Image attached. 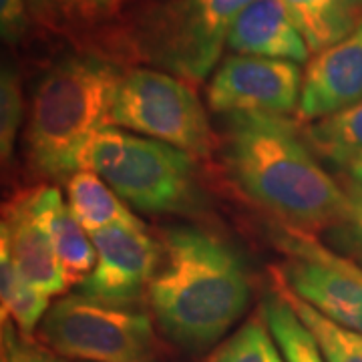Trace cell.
<instances>
[{
    "mask_svg": "<svg viewBox=\"0 0 362 362\" xmlns=\"http://www.w3.org/2000/svg\"><path fill=\"white\" fill-rule=\"evenodd\" d=\"M147 294L159 330L197 354L220 344L246 314L252 286L230 244L194 226H175L161 233V262Z\"/></svg>",
    "mask_w": 362,
    "mask_h": 362,
    "instance_id": "cell-1",
    "label": "cell"
},
{
    "mask_svg": "<svg viewBox=\"0 0 362 362\" xmlns=\"http://www.w3.org/2000/svg\"><path fill=\"white\" fill-rule=\"evenodd\" d=\"M223 159L254 204L294 228L337 226L344 216L346 189L324 171L296 125L282 115H228Z\"/></svg>",
    "mask_w": 362,
    "mask_h": 362,
    "instance_id": "cell-2",
    "label": "cell"
},
{
    "mask_svg": "<svg viewBox=\"0 0 362 362\" xmlns=\"http://www.w3.org/2000/svg\"><path fill=\"white\" fill-rule=\"evenodd\" d=\"M121 69L99 52L66 57L39 81L26 127V156L49 180H69L78 171L81 151L109 125Z\"/></svg>",
    "mask_w": 362,
    "mask_h": 362,
    "instance_id": "cell-3",
    "label": "cell"
},
{
    "mask_svg": "<svg viewBox=\"0 0 362 362\" xmlns=\"http://www.w3.org/2000/svg\"><path fill=\"white\" fill-rule=\"evenodd\" d=\"M194 159L168 143L107 125L83 147L78 171L97 173L141 211L192 214L204 202Z\"/></svg>",
    "mask_w": 362,
    "mask_h": 362,
    "instance_id": "cell-4",
    "label": "cell"
},
{
    "mask_svg": "<svg viewBox=\"0 0 362 362\" xmlns=\"http://www.w3.org/2000/svg\"><path fill=\"white\" fill-rule=\"evenodd\" d=\"M252 0H165L123 30L129 54L159 71L202 83L216 69L233 21Z\"/></svg>",
    "mask_w": 362,
    "mask_h": 362,
    "instance_id": "cell-5",
    "label": "cell"
},
{
    "mask_svg": "<svg viewBox=\"0 0 362 362\" xmlns=\"http://www.w3.org/2000/svg\"><path fill=\"white\" fill-rule=\"evenodd\" d=\"M37 337L57 354L83 362H156L151 316L135 304L69 294L52 304Z\"/></svg>",
    "mask_w": 362,
    "mask_h": 362,
    "instance_id": "cell-6",
    "label": "cell"
},
{
    "mask_svg": "<svg viewBox=\"0 0 362 362\" xmlns=\"http://www.w3.org/2000/svg\"><path fill=\"white\" fill-rule=\"evenodd\" d=\"M109 125L177 147L192 157L211 151V129L194 87L159 69H129L119 81Z\"/></svg>",
    "mask_w": 362,
    "mask_h": 362,
    "instance_id": "cell-7",
    "label": "cell"
},
{
    "mask_svg": "<svg viewBox=\"0 0 362 362\" xmlns=\"http://www.w3.org/2000/svg\"><path fill=\"white\" fill-rule=\"evenodd\" d=\"M288 252L280 276L294 296L328 320L362 334V266L340 258L300 230L280 238Z\"/></svg>",
    "mask_w": 362,
    "mask_h": 362,
    "instance_id": "cell-8",
    "label": "cell"
},
{
    "mask_svg": "<svg viewBox=\"0 0 362 362\" xmlns=\"http://www.w3.org/2000/svg\"><path fill=\"white\" fill-rule=\"evenodd\" d=\"M304 73L296 63L232 54L207 87V103L216 113L288 115L300 107Z\"/></svg>",
    "mask_w": 362,
    "mask_h": 362,
    "instance_id": "cell-9",
    "label": "cell"
},
{
    "mask_svg": "<svg viewBox=\"0 0 362 362\" xmlns=\"http://www.w3.org/2000/svg\"><path fill=\"white\" fill-rule=\"evenodd\" d=\"M97 264L77 286L89 298L135 304L147 290L161 262V244L145 232V226H111L90 233Z\"/></svg>",
    "mask_w": 362,
    "mask_h": 362,
    "instance_id": "cell-10",
    "label": "cell"
},
{
    "mask_svg": "<svg viewBox=\"0 0 362 362\" xmlns=\"http://www.w3.org/2000/svg\"><path fill=\"white\" fill-rule=\"evenodd\" d=\"M358 101H362V25L310 59L304 71L298 113L304 121H318Z\"/></svg>",
    "mask_w": 362,
    "mask_h": 362,
    "instance_id": "cell-11",
    "label": "cell"
},
{
    "mask_svg": "<svg viewBox=\"0 0 362 362\" xmlns=\"http://www.w3.org/2000/svg\"><path fill=\"white\" fill-rule=\"evenodd\" d=\"M0 238L8 244L14 264L28 284L51 298L63 294L69 288L51 238L35 216L30 189L18 194L4 206Z\"/></svg>",
    "mask_w": 362,
    "mask_h": 362,
    "instance_id": "cell-12",
    "label": "cell"
},
{
    "mask_svg": "<svg viewBox=\"0 0 362 362\" xmlns=\"http://www.w3.org/2000/svg\"><path fill=\"white\" fill-rule=\"evenodd\" d=\"M228 47L238 54L304 63L310 49L280 0H252L233 21Z\"/></svg>",
    "mask_w": 362,
    "mask_h": 362,
    "instance_id": "cell-13",
    "label": "cell"
},
{
    "mask_svg": "<svg viewBox=\"0 0 362 362\" xmlns=\"http://www.w3.org/2000/svg\"><path fill=\"white\" fill-rule=\"evenodd\" d=\"M30 195L35 216L51 238L66 282L78 286L97 264V250L90 233L83 228L57 187L40 185L30 189Z\"/></svg>",
    "mask_w": 362,
    "mask_h": 362,
    "instance_id": "cell-14",
    "label": "cell"
},
{
    "mask_svg": "<svg viewBox=\"0 0 362 362\" xmlns=\"http://www.w3.org/2000/svg\"><path fill=\"white\" fill-rule=\"evenodd\" d=\"M127 0H28L33 21L54 35L85 40L115 25Z\"/></svg>",
    "mask_w": 362,
    "mask_h": 362,
    "instance_id": "cell-15",
    "label": "cell"
},
{
    "mask_svg": "<svg viewBox=\"0 0 362 362\" xmlns=\"http://www.w3.org/2000/svg\"><path fill=\"white\" fill-rule=\"evenodd\" d=\"M310 52H320L362 25V0H280Z\"/></svg>",
    "mask_w": 362,
    "mask_h": 362,
    "instance_id": "cell-16",
    "label": "cell"
},
{
    "mask_svg": "<svg viewBox=\"0 0 362 362\" xmlns=\"http://www.w3.org/2000/svg\"><path fill=\"white\" fill-rule=\"evenodd\" d=\"M66 199L89 233L101 232L111 226H143L115 189L87 169H81L66 180Z\"/></svg>",
    "mask_w": 362,
    "mask_h": 362,
    "instance_id": "cell-17",
    "label": "cell"
},
{
    "mask_svg": "<svg viewBox=\"0 0 362 362\" xmlns=\"http://www.w3.org/2000/svg\"><path fill=\"white\" fill-rule=\"evenodd\" d=\"M0 298L2 320H13L18 332L26 338L39 332L40 322L49 312V300L45 292L28 284L14 264L8 244L0 238Z\"/></svg>",
    "mask_w": 362,
    "mask_h": 362,
    "instance_id": "cell-18",
    "label": "cell"
},
{
    "mask_svg": "<svg viewBox=\"0 0 362 362\" xmlns=\"http://www.w3.org/2000/svg\"><path fill=\"white\" fill-rule=\"evenodd\" d=\"M304 137L312 151L338 165H346L362 153V101L312 121Z\"/></svg>",
    "mask_w": 362,
    "mask_h": 362,
    "instance_id": "cell-19",
    "label": "cell"
},
{
    "mask_svg": "<svg viewBox=\"0 0 362 362\" xmlns=\"http://www.w3.org/2000/svg\"><path fill=\"white\" fill-rule=\"evenodd\" d=\"M262 318L286 362H326L316 338L280 290L264 300Z\"/></svg>",
    "mask_w": 362,
    "mask_h": 362,
    "instance_id": "cell-20",
    "label": "cell"
},
{
    "mask_svg": "<svg viewBox=\"0 0 362 362\" xmlns=\"http://www.w3.org/2000/svg\"><path fill=\"white\" fill-rule=\"evenodd\" d=\"M290 306L296 310L300 320L316 338L318 346L322 350L326 362H362V334L349 328H342L332 320H328L318 310H314L308 302L294 296L288 288L280 286Z\"/></svg>",
    "mask_w": 362,
    "mask_h": 362,
    "instance_id": "cell-21",
    "label": "cell"
},
{
    "mask_svg": "<svg viewBox=\"0 0 362 362\" xmlns=\"http://www.w3.org/2000/svg\"><path fill=\"white\" fill-rule=\"evenodd\" d=\"M206 362H284V356L264 318H252L223 340Z\"/></svg>",
    "mask_w": 362,
    "mask_h": 362,
    "instance_id": "cell-22",
    "label": "cell"
},
{
    "mask_svg": "<svg viewBox=\"0 0 362 362\" xmlns=\"http://www.w3.org/2000/svg\"><path fill=\"white\" fill-rule=\"evenodd\" d=\"M25 119V93L18 73L4 66L0 77V156L11 161L16 145V135Z\"/></svg>",
    "mask_w": 362,
    "mask_h": 362,
    "instance_id": "cell-23",
    "label": "cell"
},
{
    "mask_svg": "<svg viewBox=\"0 0 362 362\" xmlns=\"http://www.w3.org/2000/svg\"><path fill=\"white\" fill-rule=\"evenodd\" d=\"M0 362H69L49 346H40L33 338L23 337L13 320H2V354Z\"/></svg>",
    "mask_w": 362,
    "mask_h": 362,
    "instance_id": "cell-24",
    "label": "cell"
},
{
    "mask_svg": "<svg viewBox=\"0 0 362 362\" xmlns=\"http://www.w3.org/2000/svg\"><path fill=\"white\" fill-rule=\"evenodd\" d=\"M346 189V209L342 220L338 221L337 233L342 246L354 256L356 264L362 266V187L350 181Z\"/></svg>",
    "mask_w": 362,
    "mask_h": 362,
    "instance_id": "cell-25",
    "label": "cell"
},
{
    "mask_svg": "<svg viewBox=\"0 0 362 362\" xmlns=\"http://www.w3.org/2000/svg\"><path fill=\"white\" fill-rule=\"evenodd\" d=\"M33 14L28 0H0V33L6 42H18L28 33Z\"/></svg>",
    "mask_w": 362,
    "mask_h": 362,
    "instance_id": "cell-26",
    "label": "cell"
},
{
    "mask_svg": "<svg viewBox=\"0 0 362 362\" xmlns=\"http://www.w3.org/2000/svg\"><path fill=\"white\" fill-rule=\"evenodd\" d=\"M346 169H349L350 181L358 183L362 187V153H358L354 159H350L349 163H346Z\"/></svg>",
    "mask_w": 362,
    "mask_h": 362,
    "instance_id": "cell-27",
    "label": "cell"
}]
</instances>
